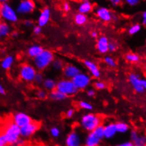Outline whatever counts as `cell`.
Returning <instances> with one entry per match:
<instances>
[{
  "label": "cell",
  "mask_w": 146,
  "mask_h": 146,
  "mask_svg": "<svg viewBox=\"0 0 146 146\" xmlns=\"http://www.w3.org/2000/svg\"><path fill=\"white\" fill-rule=\"evenodd\" d=\"M93 9H94V5L92 3L88 0H85L80 3L77 7V11H78V13L87 15V14H90L92 11Z\"/></svg>",
  "instance_id": "obj_20"
},
{
  "label": "cell",
  "mask_w": 146,
  "mask_h": 146,
  "mask_svg": "<svg viewBox=\"0 0 146 146\" xmlns=\"http://www.w3.org/2000/svg\"><path fill=\"white\" fill-rule=\"evenodd\" d=\"M109 40L106 36H102L97 40L96 48L101 54H106L109 52Z\"/></svg>",
  "instance_id": "obj_16"
},
{
  "label": "cell",
  "mask_w": 146,
  "mask_h": 146,
  "mask_svg": "<svg viewBox=\"0 0 146 146\" xmlns=\"http://www.w3.org/2000/svg\"><path fill=\"white\" fill-rule=\"evenodd\" d=\"M0 94L1 95H5L6 94V90L2 84H0Z\"/></svg>",
  "instance_id": "obj_50"
},
{
  "label": "cell",
  "mask_w": 146,
  "mask_h": 146,
  "mask_svg": "<svg viewBox=\"0 0 146 146\" xmlns=\"http://www.w3.org/2000/svg\"><path fill=\"white\" fill-rule=\"evenodd\" d=\"M70 9H71V6L69 2L65 1V2H64L63 4H62V10H63V11H66V12H68V11H70Z\"/></svg>",
  "instance_id": "obj_42"
},
{
  "label": "cell",
  "mask_w": 146,
  "mask_h": 146,
  "mask_svg": "<svg viewBox=\"0 0 146 146\" xmlns=\"http://www.w3.org/2000/svg\"><path fill=\"white\" fill-rule=\"evenodd\" d=\"M84 64L93 77H94V78H99L100 77V70H99V66L95 62L92 60H84Z\"/></svg>",
  "instance_id": "obj_18"
},
{
  "label": "cell",
  "mask_w": 146,
  "mask_h": 146,
  "mask_svg": "<svg viewBox=\"0 0 146 146\" xmlns=\"http://www.w3.org/2000/svg\"><path fill=\"white\" fill-rule=\"evenodd\" d=\"M118 47L116 43L114 42H109V52H115L117 50Z\"/></svg>",
  "instance_id": "obj_39"
},
{
  "label": "cell",
  "mask_w": 146,
  "mask_h": 146,
  "mask_svg": "<svg viewBox=\"0 0 146 146\" xmlns=\"http://www.w3.org/2000/svg\"><path fill=\"white\" fill-rule=\"evenodd\" d=\"M43 85L45 90H47V91L52 92L56 89L57 82L55 80L51 78L45 79L43 82Z\"/></svg>",
  "instance_id": "obj_25"
},
{
  "label": "cell",
  "mask_w": 146,
  "mask_h": 146,
  "mask_svg": "<svg viewBox=\"0 0 146 146\" xmlns=\"http://www.w3.org/2000/svg\"><path fill=\"white\" fill-rule=\"evenodd\" d=\"M78 90H83L87 89L91 84V77L86 73L80 72L71 80Z\"/></svg>",
  "instance_id": "obj_8"
},
{
  "label": "cell",
  "mask_w": 146,
  "mask_h": 146,
  "mask_svg": "<svg viewBox=\"0 0 146 146\" xmlns=\"http://www.w3.org/2000/svg\"><path fill=\"white\" fill-rule=\"evenodd\" d=\"M142 24L143 26L146 25V11H144L142 13Z\"/></svg>",
  "instance_id": "obj_49"
},
{
  "label": "cell",
  "mask_w": 146,
  "mask_h": 146,
  "mask_svg": "<svg viewBox=\"0 0 146 146\" xmlns=\"http://www.w3.org/2000/svg\"><path fill=\"white\" fill-rule=\"evenodd\" d=\"M48 97L51 100L55 101V102H62V101L65 100L68 98L65 94L60 92L59 91H58L56 90L50 92V94H48Z\"/></svg>",
  "instance_id": "obj_24"
},
{
  "label": "cell",
  "mask_w": 146,
  "mask_h": 146,
  "mask_svg": "<svg viewBox=\"0 0 146 146\" xmlns=\"http://www.w3.org/2000/svg\"><path fill=\"white\" fill-rule=\"evenodd\" d=\"M65 146H82V141L78 132L75 131H71L65 138Z\"/></svg>",
  "instance_id": "obj_13"
},
{
  "label": "cell",
  "mask_w": 146,
  "mask_h": 146,
  "mask_svg": "<svg viewBox=\"0 0 146 146\" xmlns=\"http://www.w3.org/2000/svg\"><path fill=\"white\" fill-rule=\"evenodd\" d=\"M54 146H59V145H54Z\"/></svg>",
  "instance_id": "obj_54"
},
{
  "label": "cell",
  "mask_w": 146,
  "mask_h": 146,
  "mask_svg": "<svg viewBox=\"0 0 146 146\" xmlns=\"http://www.w3.org/2000/svg\"><path fill=\"white\" fill-rule=\"evenodd\" d=\"M87 96L90 97H94V96H95V94H96L95 90H94V89H90V90H88L87 91Z\"/></svg>",
  "instance_id": "obj_47"
},
{
  "label": "cell",
  "mask_w": 146,
  "mask_h": 146,
  "mask_svg": "<svg viewBox=\"0 0 146 146\" xmlns=\"http://www.w3.org/2000/svg\"><path fill=\"white\" fill-rule=\"evenodd\" d=\"M36 9V3L32 0H23L19 3L17 7V12L18 14L25 15L33 12Z\"/></svg>",
  "instance_id": "obj_9"
},
{
  "label": "cell",
  "mask_w": 146,
  "mask_h": 146,
  "mask_svg": "<svg viewBox=\"0 0 146 146\" xmlns=\"http://www.w3.org/2000/svg\"><path fill=\"white\" fill-rule=\"evenodd\" d=\"M104 61L105 64H106L107 66L110 67V68H116V65H117L116 60H115L111 56L105 57L104 59Z\"/></svg>",
  "instance_id": "obj_31"
},
{
  "label": "cell",
  "mask_w": 146,
  "mask_h": 146,
  "mask_svg": "<svg viewBox=\"0 0 146 146\" xmlns=\"http://www.w3.org/2000/svg\"><path fill=\"white\" fill-rule=\"evenodd\" d=\"M104 125L102 124V125L97 127V128L92 131V132L97 135L98 138H100L101 140L104 138Z\"/></svg>",
  "instance_id": "obj_32"
},
{
  "label": "cell",
  "mask_w": 146,
  "mask_h": 146,
  "mask_svg": "<svg viewBox=\"0 0 146 146\" xmlns=\"http://www.w3.org/2000/svg\"><path fill=\"white\" fill-rule=\"evenodd\" d=\"M102 117L95 113H89L83 115L80 119V125L84 131L92 132L99 125H102Z\"/></svg>",
  "instance_id": "obj_3"
},
{
  "label": "cell",
  "mask_w": 146,
  "mask_h": 146,
  "mask_svg": "<svg viewBox=\"0 0 146 146\" xmlns=\"http://www.w3.org/2000/svg\"><path fill=\"white\" fill-rule=\"evenodd\" d=\"M51 11L48 7H45L40 11L39 17L38 18V26L43 28L48 24L50 19Z\"/></svg>",
  "instance_id": "obj_14"
},
{
  "label": "cell",
  "mask_w": 146,
  "mask_h": 146,
  "mask_svg": "<svg viewBox=\"0 0 146 146\" xmlns=\"http://www.w3.org/2000/svg\"><path fill=\"white\" fill-rule=\"evenodd\" d=\"M116 125V129L117 133H126L130 129V126L127 123L119 121L115 123Z\"/></svg>",
  "instance_id": "obj_28"
},
{
  "label": "cell",
  "mask_w": 146,
  "mask_h": 146,
  "mask_svg": "<svg viewBox=\"0 0 146 146\" xmlns=\"http://www.w3.org/2000/svg\"><path fill=\"white\" fill-rule=\"evenodd\" d=\"M91 36L92 38H96L98 37V33L97 31H92Z\"/></svg>",
  "instance_id": "obj_51"
},
{
  "label": "cell",
  "mask_w": 146,
  "mask_h": 146,
  "mask_svg": "<svg viewBox=\"0 0 146 146\" xmlns=\"http://www.w3.org/2000/svg\"><path fill=\"white\" fill-rule=\"evenodd\" d=\"M24 26H26V27H28V28L33 27L34 24H33V21H32V20L27 19L24 21Z\"/></svg>",
  "instance_id": "obj_45"
},
{
  "label": "cell",
  "mask_w": 146,
  "mask_h": 146,
  "mask_svg": "<svg viewBox=\"0 0 146 146\" xmlns=\"http://www.w3.org/2000/svg\"><path fill=\"white\" fill-rule=\"evenodd\" d=\"M33 32L35 35H36V36H38V35H40V33H41L42 28L40 27V26H38V25L37 26H33Z\"/></svg>",
  "instance_id": "obj_40"
},
{
  "label": "cell",
  "mask_w": 146,
  "mask_h": 146,
  "mask_svg": "<svg viewBox=\"0 0 146 146\" xmlns=\"http://www.w3.org/2000/svg\"><path fill=\"white\" fill-rule=\"evenodd\" d=\"M74 21L77 26H84L88 21V17L85 14L77 13L74 17Z\"/></svg>",
  "instance_id": "obj_27"
},
{
  "label": "cell",
  "mask_w": 146,
  "mask_h": 146,
  "mask_svg": "<svg viewBox=\"0 0 146 146\" xmlns=\"http://www.w3.org/2000/svg\"><path fill=\"white\" fill-rule=\"evenodd\" d=\"M2 134L5 137L8 146H17L21 137L20 128L12 121L6 125L3 130Z\"/></svg>",
  "instance_id": "obj_1"
},
{
  "label": "cell",
  "mask_w": 146,
  "mask_h": 146,
  "mask_svg": "<svg viewBox=\"0 0 146 146\" xmlns=\"http://www.w3.org/2000/svg\"><path fill=\"white\" fill-rule=\"evenodd\" d=\"M37 70L31 64H23L19 69V77L23 81L30 83L34 82L35 77L37 74Z\"/></svg>",
  "instance_id": "obj_6"
},
{
  "label": "cell",
  "mask_w": 146,
  "mask_h": 146,
  "mask_svg": "<svg viewBox=\"0 0 146 146\" xmlns=\"http://www.w3.org/2000/svg\"><path fill=\"white\" fill-rule=\"evenodd\" d=\"M44 80L45 79H44V76H43V74H42L41 72H37L36 77H35L34 82L36 83V84H43Z\"/></svg>",
  "instance_id": "obj_38"
},
{
  "label": "cell",
  "mask_w": 146,
  "mask_h": 146,
  "mask_svg": "<svg viewBox=\"0 0 146 146\" xmlns=\"http://www.w3.org/2000/svg\"><path fill=\"white\" fill-rule=\"evenodd\" d=\"M96 16L100 21L105 23H109L114 19L113 13L109 8L105 7H98L95 11Z\"/></svg>",
  "instance_id": "obj_11"
},
{
  "label": "cell",
  "mask_w": 146,
  "mask_h": 146,
  "mask_svg": "<svg viewBox=\"0 0 146 146\" xmlns=\"http://www.w3.org/2000/svg\"><path fill=\"white\" fill-rule=\"evenodd\" d=\"M141 30V26L139 24H135L132 25L128 29V33L130 35H135L137 34Z\"/></svg>",
  "instance_id": "obj_33"
},
{
  "label": "cell",
  "mask_w": 146,
  "mask_h": 146,
  "mask_svg": "<svg viewBox=\"0 0 146 146\" xmlns=\"http://www.w3.org/2000/svg\"><path fill=\"white\" fill-rule=\"evenodd\" d=\"M33 121L31 117L24 112H17L13 116V123L18 125L19 128L24 127Z\"/></svg>",
  "instance_id": "obj_12"
},
{
  "label": "cell",
  "mask_w": 146,
  "mask_h": 146,
  "mask_svg": "<svg viewBox=\"0 0 146 146\" xmlns=\"http://www.w3.org/2000/svg\"><path fill=\"white\" fill-rule=\"evenodd\" d=\"M130 137L133 146H146L145 136L143 135H140L139 133L135 130L131 131Z\"/></svg>",
  "instance_id": "obj_15"
},
{
  "label": "cell",
  "mask_w": 146,
  "mask_h": 146,
  "mask_svg": "<svg viewBox=\"0 0 146 146\" xmlns=\"http://www.w3.org/2000/svg\"><path fill=\"white\" fill-rule=\"evenodd\" d=\"M40 127V123L37 121H32L28 125L24 127L20 128V133L21 137L23 138H30L33 135H34L36 132L39 130Z\"/></svg>",
  "instance_id": "obj_10"
},
{
  "label": "cell",
  "mask_w": 146,
  "mask_h": 146,
  "mask_svg": "<svg viewBox=\"0 0 146 146\" xmlns=\"http://www.w3.org/2000/svg\"><path fill=\"white\" fill-rule=\"evenodd\" d=\"M1 19L6 23H16L19 21L17 11L7 1L1 4Z\"/></svg>",
  "instance_id": "obj_4"
},
{
  "label": "cell",
  "mask_w": 146,
  "mask_h": 146,
  "mask_svg": "<svg viewBox=\"0 0 146 146\" xmlns=\"http://www.w3.org/2000/svg\"><path fill=\"white\" fill-rule=\"evenodd\" d=\"M117 133L116 125L114 123H109L104 125V136L106 139H111Z\"/></svg>",
  "instance_id": "obj_19"
},
{
  "label": "cell",
  "mask_w": 146,
  "mask_h": 146,
  "mask_svg": "<svg viewBox=\"0 0 146 146\" xmlns=\"http://www.w3.org/2000/svg\"><path fill=\"white\" fill-rule=\"evenodd\" d=\"M115 146H133V143L130 141L121 143L117 144V145H116Z\"/></svg>",
  "instance_id": "obj_46"
},
{
  "label": "cell",
  "mask_w": 146,
  "mask_h": 146,
  "mask_svg": "<svg viewBox=\"0 0 146 146\" xmlns=\"http://www.w3.org/2000/svg\"><path fill=\"white\" fill-rule=\"evenodd\" d=\"M140 1L138 0H126L125 3L131 7H135L139 4Z\"/></svg>",
  "instance_id": "obj_43"
},
{
  "label": "cell",
  "mask_w": 146,
  "mask_h": 146,
  "mask_svg": "<svg viewBox=\"0 0 146 146\" xmlns=\"http://www.w3.org/2000/svg\"><path fill=\"white\" fill-rule=\"evenodd\" d=\"M102 140L99 138L93 132H90L87 134L84 140L85 146H99Z\"/></svg>",
  "instance_id": "obj_21"
},
{
  "label": "cell",
  "mask_w": 146,
  "mask_h": 146,
  "mask_svg": "<svg viewBox=\"0 0 146 146\" xmlns=\"http://www.w3.org/2000/svg\"><path fill=\"white\" fill-rule=\"evenodd\" d=\"M74 113H75V111L74 109H69L66 112V117L68 119H71L74 116Z\"/></svg>",
  "instance_id": "obj_44"
},
{
  "label": "cell",
  "mask_w": 146,
  "mask_h": 146,
  "mask_svg": "<svg viewBox=\"0 0 146 146\" xmlns=\"http://www.w3.org/2000/svg\"><path fill=\"white\" fill-rule=\"evenodd\" d=\"M52 67L55 70H62L64 68V63L62 60L59 59L54 60L53 62H52Z\"/></svg>",
  "instance_id": "obj_30"
},
{
  "label": "cell",
  "mask_w": 146,
  "mask_h": 146,
  "mask_svg": "<svg viewBox=\"0 0 146 146\" xmlns=\"http://www.w3.org/2000/svg\"><path fill=\"white\" fill-rule=\"evenodd\" d=\"M94 87L97 90H103L106 89V84L103 81H96L94 83Z\"/></svg>",
  "instance_id": "obj_36"
},
{
  "label": "cell",
  "mask_w": 146,
  "mask_h": 146,
  "mask_svg": "<svg viewBox=\"0 0 146 146\" xmlns=\"http://www.w3.org/2000/svg\"><path fill=\"white\" fill-rule=\"evenodd\" d=\"M110 3L113 7H117V6L120 5L121 1H120V0H111Z\"/></svg>",
  "instance_id": "obj_48"
},
{
  "label": "cell",
  "mask_w": 146,
  "mask_h": 146,
  "mask_svg": "<svg viewBox=\"0 0 146 146\" xmlns=\"http://www.w3.org/2000/svg\"><path fill=\"white\" fill-rule=\"evenodd\" d=\"M80 72H81L80 70L74 65H67L64 66L62 69L63 75L68 80H72Z\"/></svg>",
  "instance_id": "obj_17"
},
{
  "label": "cell",
  "mask_w": 146,
  "mask_h": 146,
  "mask_svg": "<svg viewBox=\"0 0 146 146\" xmlns=\"http://www.w3.org/2000/svg\"><path fill=\"white\" fill-rule=\"evenodd\" d=\"M36 97L40 100H45L48 97V94L47 92L44 90H38L36 93Z\"/></svg>",
  "instance_id": "obj_34"
},
{
  "label": "cell",
  "mask_w": 146,
  "mask_h": 146,
  "mask_svg": "<svg viewBox=\"0 0 146 146\" xmlns=\"http://www.w3.org/2000/svg\"><path fill=\"white\" fill-rule=\"evenodd\" d=\"M55 90L65 94L67 97L75 95L79 91L73 84L72 80L68 79H62L58 81Z\"/></svg>",
  "instance_id": "obj_5"
},
{
  "label": "cell",
  "mask_w": 146,
  "mask_h": 146,
  "mask_svg": "<svg viewBox=\"0 0 146 146\" xmlns=\"http://www.w3.org/2000/svg\"><path fill=\"white\" fill-rule=\"evenodd\" d=\"M14 62V58L11 55H7L1 61V68L4 70H9L12 67Z\"/></svg>",
  "instance_id": "obj_26"
},
{
  "label": "cell",
  "mask_w": 146,
  "mask_h": 146,
  "mask_svg": "<svg viewBox=\"0 0 146 146\" xmlns=\"http://www.w3.org/2000/svg\"><path fill=\"white\" fill-rule=\"evenodd\" d=\"M18 36H19L18 32L14 31V32H12V33H11V36H12L13 38H17Z\"/></svg>",
  "instance_id": "obj_52"
},
{
  "label": "cell",
  "mask_w": 146,
  "mask_h": 146,
  "mask_svg": "<svg viewBox=\"0 0 146 146\" xmlns=\"http://www.w3.org/2000/svg\"><path fill=\"white\" fill-rule=\"evenodd\" d=\"M125 59L127 62H131V63H138L141 60L139 55L135 52H128L125 55Z\"/></svg>",
  "instance_id": "obj_29"
},
{
  "label": "cell",
  "mask_w": 146,
  "mask_h": 146,
  "mask_svg": "<svg viewBox=\"0 0 146 146\" xmlns=\"http://www.w3.org/2000/svg\"><path fill=\"white\" fill-rule=\"evenodd\" d=\"M128 80L135 92L139 93V94L145 92L146 89L145 79L141 78V76L139 74L132 72L128 76Z\"/></svg>",
  "instance_id": "obj_7"
},
{
  "label": "cell",
  "mask_w": 146,
  "mask_h": 146,
  "mask_svg": "<svg viewBox=\"0 0 146 146\" xmlns=\"http://www.w3.org/2000/svg\"><path fill=\"white\" fill-rule=\"evenodd\" d=\"M55 60L54 53L50 50H43V52L33 59L34 68L37 70L42 71L48 68Z\"/></svg>",
  "instance_id": "obj_2"
},
{
  "label": "cell",
  "mask_w": 146,
  "mask_h": 146,
  "mask_svg": "<svg viewBox=\"0 0 146 146\" xmlns=\"http://www.w3.org/2000/svg\"><path fill=\"white\" fill-rule=\"evenodd\" d=\"M0 20H1V4H0Z\"/></svg>",
  "instance_id": "obj_53"
},
{
  "label": "cell",
  "mask_w": 146,
  "mask_h": 146,
  "mask_svg": "<svg viewBox=\"0 0 146 146\" xmlns=\"http://www.w3.org/2000/svg\"><path fill=\"white\" fill-rule=\"evenodd\" d=\"M50 133L53 138H58L60 135V130L58 127H52L50 130Z\"/></svg>",
  "instance_id": "obj_37"
},
{
  "label": "cell",
  "mask_w": 146,
  "mask_h": 146,
  "mask_svg": "<svg viewBox=\"0 0 146 146\" xmlns=\"http://www.w3.org/2000/svg\"><path fill=\"white\" fill-rule=\"evenodd\" d=\"M79 106H80L81 109H84V110H87V111H91L93 109V106L89 102H85V101H80L79 102Z\"/></svg>",
  "instance_id": "obj_35"
},
{
  "label": "cell",
  "mask_w": 146,
  "mask_h": 146,
  "mask_svg": "<svg viewBox=\"0 0 146 146\" xmlns=\"http://www.w3.org/2000/svg\"><path fill=\"white\" fill-rule=\"evenodd\" d=\"M11 33V27L8 23L0 21V38L7 37Z\"/></svg>",
  "instance_id": "obj_23"
},
{
  "label": "cell",
  "mask_w": 146,
  "mask_h": 146,
  "mask_svg": "<svg viewBox=\"0 0 146 146\" xmlns=\"http://www.w3.org/2000/svg\"><path fill=\"white\" fill-rule=\"evenodd\" d=\"M0 146H8V143L2 133H0Z\"/></svg>",
  "instance_id": "obj_41"
},
{
  "label": "cell",
  "mask_w": 146,
  "mask_h": 146,
  "mask_svg": "<svg viewBox=\"0 0 146 146\" xmlns=\"http://www.w3.org/2000/svg\"><path fill=\"white\" fill-rule=\"evenodd\" d=\"M43 50H44V48L41 46H39V45H33V46H30L27 49V55L30 58L34 59L36 57H37L38 55H40L43 52Z\"/></svg>",
  "instance_id": "obj_22"
}]
</instances>
